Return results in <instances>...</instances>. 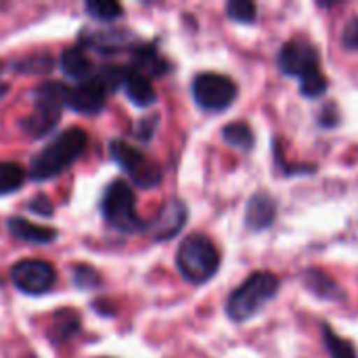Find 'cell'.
Wrapping results in <instances>:
<instances>
[{
  "label": "cell",
  "mask_w": 358,
  "mask_h": 358,
  "mask_svg": "<svg viewBox=\"0 0 358 358\" xmlns=\"http://www.w3.org/2000/svg\"><path fill=\"white\" fill-rule=\"evenodd\" d=\"M279 69L287 76L300 78V92L308 99H317L327 90V78L321 71V57L313 42L306 38L287 40L277 57Z\"/></svg>",
  "instance_id": "1"
},
{
  "label": "cell",
  "mask_w": 358,
  "mask_h": 358,
  "mask_svg": "<svg viewBox=\"0 0 358 358\" xmlns=\"http://www.w3.org/2000/svg\"><path fill=\"white\" fill-rule=\"evenodd\" d=\"M86 145H88V136L82 128L76 126L67 128L31 159L29 176L38 182L55 178L84 153Z\"/></svg>",
  "instance_id": "2"
},
{
  "label": "cell",
  "mask_w": 358,
  "mask_h": 358,
  "mask_svg": "<svg viewBox=\"0 0 358 358\" xmlns=\"http://www.w3.org/2000/svg\"><path fill=\"white\" fill-rule=\"evenodd\" d=\"M279 279L268 271H260L250 275L227 300V315L237 321H250L256 313H260L277 294H279Z\"/></svg>",
  "instance_id": "3"
},
{
  "label": "cell",
  "mask_w": 358,
  "mask_h": 358,
  "mask_svg": "<svg viewBox=\"0 0 358 358\" xmlns=\"http://www.w3.org/2000/svg\"><path fill=\"white\" fill-rule=\"evenodd\" d=\"M176 266L189 283L201 285L218 273L220 252L208 235L193 233L180 243L176 252Z\"/></svg>",
  "instance_id": "4"
},
{
  "label": "cell",
  "mask_w": 358,
  "mask_h": 358,
  "mask_svg": "<svg viewBox=\"0 0 358 358\" xmlns=\"http://www.w3.org/2000/svg\"><path fill=\"white\" fill-rule=\"evenodd\" d=\"M101 212L113 229L122 233H136L145 231V222L136 214V199L134 191L124 180H113L101 199Z\"/></svg>",
  "instance_id": "5"
},
{
  "label": "cell",
  "mask_w": 358,
  "mask_h": 358,
  "mask_svg": "<svg viewBox=\"0 0 358 358\" xmlns=\"http://www.w3.org/2000/svg\"><path fill=\"white\" fill-rule=\"evenodd\" d=\"M36 109L34 113L21 124L29 136H44L48 134L61 117V109L65 105V86L59 82H46L36 90Z\"/></svg>",
  "instance_id": "6"
},
{
  "label": "cell",
  "mask_w": 358,
  "mask_h": 358,
  "mask_svg": "<svg viewBox=\"0 0 358 358\" xmlns=\"http://www.w3.org/2000/svg\"><path fill=\"white\" fill-rule=\"evenodd\" d=\"M109 151L111 157L120 164V168L134 180V185L149 189L162 182V168L126 141H111Z\"/></svg>",
  "instance_id": "7"
},
{
  "label": "cell",
  "mask_w": 358,
  "mask_h": 358,
  "mask_svg": "<svg viewBox=\"0 0 358 358\" xmlns=\"http://www.w3.org/2000/svg\"><path fill=\"white\" fill-rule=\"evenodd\" d=\"M237 84L222 73H199L193 80V96L199 107L208 111H222L233 105L237 99Z\"/></svg>",
  "instance_id": "8"
},
{
  "label": "cell",
  "mask_w": 358,
  "mask_h": 358,
  "mask_svg": "<svg viewBox=\"0 0 358 358\" xmlns=\"http://www.w3.org/2000/svg\"><path fill=\"white\" fill-rule=\"evenodd\" d=\"M10 279L19 292L27 294V296H42L48 289H52V285L57 281V273L48 262L27 258V260L17 262L10 268Z\"/></svg>",
  "instance_id": "9"
},
{
  "label": "cell",
  "mask_w": 358,
  "mask_h": 358,
  "mask_svg": "<svg viewBox=\"0 0 358 358\" xmlns=\"http://www.w3.org/2000/svg\"><path fill=\"white\" fill-rule=\"evenodd\" d=\"M107 94L109 90L103 86V82L96 76H92L90 80H84L76 86H65V105L78 113L94 115L103 111Z\"/></svg>",
  "instance_id": "10"
},
{
  "label": "cell",
  "mask_w": 358,
  "mask_h": 358,
  "mask_svg": "<svg viewBox=\"0 0 358 358\" xmlns=\"http://www.w3.org/2000/svg\"><path fill=\"white\" fill-rule=\"evenodd\" d=\"M187 222V206L182 201H170L166 203L159 214L151 220V224H145V229L151 233L153 239L164 241V239H172L180 233V229Z\"/></svg>",
  "instance_id": "11"
},
{
  "label": "cell",
  "mask_w": 358,
  "mask_h": 358,
  "mask_svg": "<svg viewBox=\"0 0 358 358\" xmlns=\"http://www.w3.org/2000/svg\"><path fill=\"white\" fill-rule=\"evenodd\" d=\"M275 216H277V203L268 193L260 191L248 201V208H245V224H248V229L264 231L275 222Z\"/></svg>",
  "instance_id": "12"
},
{
  "label": "cell",
  "mask_w": 358,
  "mask_h": 358,
  "mask_svg": "<svg viewBox=\"0 0 358 358\" xmlns=\"http://www.w3.org/2000/svg\"><path fill=\"white\" fill-rule=\"evenodd\" d=\"M124 86V92L126 96L136 105V107H149L155 103L157 94H155V88L149 80V76L141 73V71H126V78L122 82Z\"/></svg>",
  "instance_id": "13"
},
{
  "label": "cell",
  "mask_w": 358,
  "mask_h": 358,
  "mask_svg": "<svg viewBox=\"0 0 358 358\" xmlns=\"http://www.w3.org/2000/svg\"><path fill=\"white\" fill-rule=\"evenodd\" d=\"M8 227V233L21 241H27V243H50L55 241L57 237V231L55 229H48V227H40V224H34L25 218H8L6 222Z\"/></svg>",
  "instance_id": "14"
},
{
  "label": "cell",
  "mask_w": 358,
  "mask_h": 358,
  "mask_svg": "<svg viewBox=\"0 0 358 358\" xmlns=\"http://www.w3.org/2000/svg\"><path fill=\"white\" fill-rule=\"evenodd\" d=\"M304 285L323 300H344L346 294L340 289V285L321 268H308L304 273Z\"/></svg>",
  "instance_id": "15"
},
{
  "label": "cell",
  "mask_w": 358,
  "mask_h": 358,
  "mask_svg": "<svg viewBox=\"0 0 358 358\" xmlns=\"http://www.w3.org/2000/svg\"><path fill=\"white\" fill-rule=\"evenodd\" d=\"M61 69L73 78V80H90L94 73H92V63L90 59L86 57V52L82 48H67L63 55H61Z\"/></svg>",
  "instance_id": "16"
},
{
  "label": "cell",
  "mask_w": 358,
  "mask_h": 358,
  "mask_svg": "<svg viewBox=\"0 0 358 358\" xmlns=\"http://www.w3.org/2000/svg\"><path fill=\"white\" fill-rule=\"evenodd\" d=\"M222 138L229 145H233V147H237L241 151H250L254 147V143H256L254 130H252V126L248 122H231L229 126H224Z\"/></svg>",
  "instance_id": "17"
},
{
  "label": "cell",
  "mask_w": 358,
  "mask_h": 358,
  "mask_svg": "<svg viewBox=\"0 0 358 358\" xmlns=\"http://www.w3.org/2000/svg\"><path fill=\"white\" fill-rule=\"evenodd\" d=\"M27 172L15 162H0V195H10L23 187Z\"/></svg>",
  "instance_id": "18"
},
{
  "label": "cell",
  "mask_w": 358,
  "mask_h": 358,
  "mask_svg": "<svg viewBox=\"0 0 358 358\" xmlns=\"http://www.w3.org/2000/svg\"><path fill=\"white\" fill-rule=\"evenodd\" d=\"M321 331H323V342L327 346V352L331 358H358L357 348L350 340H344L340 338L329 325H321Z\"/></svg>",
  "instance_id": "19"
},
{
  "label": "cell",
  "mask_w": 358,
  "mask_h": 358,
  "mask_svg": "<svg viewBox=\"0 0 358 358\" xmlns=\"http://www.w3.org/2000/svg\"><path fill=\"white\" fill-rule=\"evenodd\" d=\"M136 65H138V69L136 71H141V73H151V76H162V73H166V69H168V63L157 55V50H153V48H143V50H138L136 52Z\"/></svg>",
  "instance_id": "20"
},
{
  "label": "cell",
  "mask_w": 358,
  "mask_h": 358,
  "mask_svg": "<svg viewBox=\"0 0 358 358\" xmlns=\"http://www.w3.org/2000/svg\"><path fill=\"white\" fill-rule=\"evenodd\" d=\"M256 4L250 2V0H233L227 4V15L229 19L233 21H239V23H254L256 21Z\"/></svg>",
  "instance_id": "21"
},
{
  "label": "cell",
  "mask_w": 358,
  "mask_h": 358,
  "mask_svg": "<svg viewBox=\"0 0 358 358\" xmlns=\"http://www.w3.org/2000/svg\"><path fill=\"white\" fill-rule=\"evenodd\" d=\"M86 10L94 17V19H103V21H113L117 17L124 15L122 4L117 2H86Z\"/></svg>",
  "instance_id": "22"
},
{
  "label": "cell",
  "mask_w": 358,
  "mask_h": 358,
  "mask_svg": "<svg viewBox=\"0 0 358 358\" xmlns=\"http://www.w3.org/2000/svg\"><path fill=\"white\" fill-rule=\"evenodd\" d=\"M76 329H78V319H76L73 313H67L65 319H59V317H57L55 327L50 329V338H52L55 342H61V340L71 338V336L76 334Z\"/></svg>",
  "instance_id": "23"
},
{
  "label": "cell",
  "mask_w": 358,
  "mask_h": 358,
  "mask_svg": "<svg viewBox=\"0 0 358 358\" xmlns=\"http://www.w3.org/2000/svg\"><path fill=\"white\" fill-rule=\"evenodd\" d=\"M342 44L350 50H358V15L346 23L342 31Z\"/></svg>",
  "instance_id": "24"
},
{
  "label": "cell",
  "mask_w": 358,
  "mask_h": 358,
  "mask_svg": "<svg viewBox=\"0 0 358 358\" xmlns=\"http://www.w3.org/2000/svg\"><path fill=\"white\" fill-rule=\"evenodd\" d=\"M88 277H96V273H94L90 266H78V271H76V283H78L80 287H94V285L88 281Z\"/></svg>",
  "instance_id": "25"
},
{
  "label": "cell",
  "mask_w": 358,
  "mask_h": 358,
  "mask_svg": "<svg viewBox=\"0 0 358 358\" xmlns=\"http://www.w3.org/2000/svg\"><path fill=\"white\" fill-rule=\"evenodd\" d=\"M29 210H34V212H40L42 216H48V214H52V206H50V201H46V197H38L31 206H29Z\"/></svg>",
  "instance_id": "26"
}]
</instances>
